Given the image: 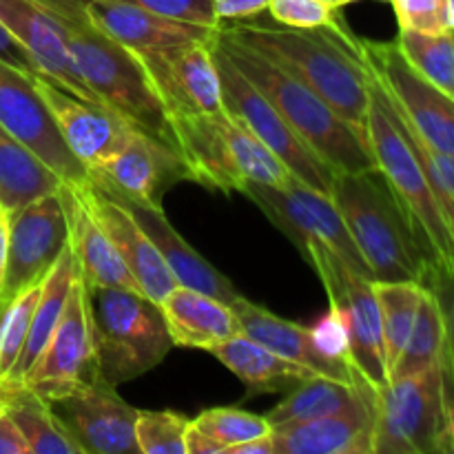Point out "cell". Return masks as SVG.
I'll use <instances>...</instances> for the list:
<instances>
[{"label":"cell","instance_id":"obj_22","mask_svg":"<svg viewBox=\"0 0 454 454\" xmlns=\"http://www.w3.org/2000/svg\"><path fill=\"white\" fill-rule=\"evenodd\" d=\"M84 18L131 51H158L191 43H208L220 27H204L160 16L127 0H80Z\"/></svg>","mask_w":454,"mask_h":454},{"label":"cell","instance_id":"obj_13","mask_svg":"<svg viewBox=\"0 0 454 454\" xmlns=\"http://www.w3.org/2000/svg\"><path fill=\"white\" fill-rule=\"evenodd\" d=\"M87 180L129 207H162L167 191L191 177L176 146L136 129L115 153L87 168Z\"/></svg>","mask_w":454,"mask_h":454},{"label":"cell","instance_id":"obj_8","mask_svg":"<svg viewBox=\"0 0 454 454\" xmlns=\"http://www.w3.org/2000/svg\"><path fill=\"white\" fill-rule=\"evenodd\" d=\"M213 56H215L217 74H220L222 105L233 118H238L251 133H255L279 160L288 167V171L304 182L310 189L331 198L335 171L293 131L291 124L282 118L273 102L264 96V91L255 87L231 58L217 44V34L211 40Z\"/></svg>","mask_w":454,"mask_h":454},{"label":"cell","instance_id":"obj_35","mask_svg":"<svg viewBox=\"0 0 454 454\" xmlns=\"http://www.w3.org/2000/svg\"><path fill=\"white\" fill-rule=\"evenodd\" d=\"M397 47L408 62L424 75L428 82L442 89L454 100V31L448 34H419L402 31L397 35Z\"/></svg>","mask_w":454,"mask_h":454},{"label":"cell","instance_id":"obj_10","mask_svg":"<svg viewBox=\"0 0 454 454\" xmlns=\"http://www.w3.org/2000/svg\"><path fill=\"white\" fill-rule=\"evenodd\" d=\"M362 58L386 100L412 133L434 151L454 155V100L424 78L397 43L359 40Z\"/></svg>","mask_w":454,"mask_h":454},{"label":"cell","instance_id":"obj_31","mask_svg":"<svg viewBox=\"0 0 454 454\" xmlns=\"http://www.w3.org/2000/svg\"><path fill=\"white\" fill-rule=\"evenodd\" d=\"M0 386L4 393V412L16 421L31 454H82L43 397L22 384L3 381Z\"/></svg>","mask_w":454,"mask_h":454},{"label":"cell","instance_id":"obj_7","mask_svg":"<svg viewBox=\"0 0 454 454\" xmlns=\"http://www.w3.org/2000/svg\"><path fill=\"white\" fill-rule=\"evenodd\" d=\"M446 406L443 362L377 390L375 454L442 452Z\"/></svg>","mask_w":454,"mask_h":454},{"label":"cell","instance_id":"obj_28","mask_svg":"<svg viewBox=\"0 0 454 454\" xmlns=\"http://www.w3.org/2000/svg\"><path fill=\"white\" fill-rule=\"evenodd\" d=\"M208 353L220 359L231 372H235L247 384L248 397L266 393H288L297 384L317 375L310 368L279 357L278 353L257 344L244 333L220 341L208 348Z\"/></svg>","mask_w":454,"mask_h":454},{"label":"cell","instance_id":"obj_19","mask_svg":"<svg viewBox=\"0 0 454 454\" xmlns=\"http://www.w3.org/2000/svg\"><path fill=\"white\" fill-rule=\"evenodd\" d=\"M176 146L189 167V177L222 193H242L244 177L235 151V118L229 111L217 114L171 115Z\"/></svg>","mask_w":454,"mask_h":454},{"label":"cell","instance_id":"obj_46","mask_svg":"<svg viewBox=\"0 0 454 454\" xmlns=\"http://www.w3.org/2000/svg\"><path fill=\"white\" fill-rule=\"evenodd\" d=\"M0 454H31L20 428L4 411L0 412Z\"/></svg>","mask_w":454,"mask_h":454},{"label":"cell","instance_id":"obj_4","mask_svg":"<svg viewBox=\"0 0 454 454\" xmlns=\"http://www.w3.org/2000/svg\"><path fill=\"white\" fill-rule=\"evenodd\" d=\"M217 44L235 67L275 105L293 131L335 173H359L377 168L371 145L324 102L309 84L297 80L255 49L217 31Z\"/></svg>","mask_w":454,"mask_h":454},{"label":"cell","instance_id":"obj_29","mask_svg":"<svg viewBox=\"0 0 454 454\" xmlns=\"http://www.w3.org/2000/svg\"><path fill=\"white\" fill-rule=\"evenodd\" d=\"M62 177L0 124V204L13 213L25 204L56 193Z\"/></svg>","mask_w":454,"mask_h":454},{"label":"cell","instance_id":"obj_42","mask_svg":"<svg viewBox=\"0 0 454 454\" xmlns=\"http://www.w3.org/2000/svg\"><path fill=\"white\" fill-rule=\"evenodd\" d=\"M127 3L149 9V12L160 13V16L195 22V25H222L215 18V12H213V0H127Z\"/></svg>","mask_w":454,"mask_h":454},{"label":"cell","instance_id":"obj_14","mask_svg":"<svg viewBox=\"0 0 454 454\" xmlns=\"http://www.w3.org/2000/svg\"><path fill=\"white\" fill-rule=\"evenodd\" d=\"M47 403L82 454H140L137 408L129 406L115 386L102 380L89 381Z\"/></svg>","mask_w":454,"mask_h":454},{"label":"cell","instance_id":"obj_5","mask_svg":"<svg viewBox=\"0 0 454 454\" xmlns=\"http://www.w3.org/2000/svg\"><path fill=\"white\" fill-rule=\"evenodd\" d=\"M368 145H371L377 168L402 207L417 244L433 266L434 275L437 278L452 275L454 231L430 186L419 158L412 151L397 115L390 109L372 74L371 105H368Z\"/></svg>","mask_w":454,"mask_h":454},{"label":"cell","instance_id":"obj_17","mask_svg":"<svg viewBox=\"0 0 454 454\" xmlns=\"http://www.w3.org/2000/svg\"><path fill=\"white\" fill-rule=\"evenodd\" d=\"M168 118L191 114H217L222 105L220 74L211 40L158 51H136Z\"/></svg>","mask_w":454,"mask_h":454},{"label":"cell","instance_id":"obj_52","mask_svg":"<svg viewBox=\"0 0 454 454\" xmlns=\"http://www.w3.org/2000/svg\"><path fill=\"white\" fill-rule=\"evenodd\" d=\"M9 300H4V297H0V322H3V315H4V309H7Z\"/></svg>","mask_w":454,"mask_h":454},{"label":"cell","instance_id":"obj_40","mask_svg":"<svg viewBox=\"0 0 454 454\" xmlns=\"http://www.w3.org/2000/svg\"><path fill=\"white\" fill-rule=\"evenodd\" d=\"M397 16L399 29L419 34L454 31L450 0H388Z\"/></svg>","mask_w":454,"mask_h":454},{"label":"cell","instance_id":"obj_21","mask_svg":"<svg viewBox=\"0 0 454 454\" xmlns=\"http://www.w3.org/2000/svg\"><path fill=\"white\" fill-rule=\"evenodd\" d=\"M0 22L22 44L40 75L53 80L80 100L102 105L100 98L75 71L56 16L40 0H0Z\"/></svg>","mask_w":454,"mask_h":454},{"label":"cell","instance_id":"obj_16","mask_svg":"<svg viewBox=\"0 0 454 454\" xmlns=\"http://www.w3.org/2000/svg\"><path fill=\"white\" fill-rule=\"evenodd\" d=\"M7 217V270L0 297L12 300L22 288L47 275L69 244V229L58 191L25 204Z\"/></svg>","mask_w":454,"mask_h":454},{"label":"cell","instance_id":"obj_36","mask_svg":"<svg viewBox=\"0 0 454 454\" xmlns=\"http://www.w3.org/2000/svg\"><path fill=\"white\" fill-rule=\"evenodd\" d=\"M40 291H43V279L16 293L4 309L3 322H0V384L7 381L20 357L22 346L29 335L35 304L40 300Z\"/></svg>","mask_w":454,"mask_h":454},{"label":"cell","instance_id":"obj_25","mask_svg":"<svg viewBox=\"0 0 454 454\" xmlns=\"http://www.w3.org/2000/svg\"><path fill=\"white\" fill-rule=\"evenodd\" d=\"M233 310L238 315L239 328H242L244 335L278 353L279 357L291 359L300 366L310 368L317 375L346 381V384H355V381L362 380L350 364L333 362V359L324 357L317 346H315L310 328L278 317L269 309L247 300L244 295L235 301Z\"/></svg>","mask_w":454,"mask_h":454},{"label":"cell","instance_id":"obj_34","mask_svg":"<svg viewBox=\"0 0 454 454\" xmlns=\"http://www.w3.org/2000/svg\"><path fill=\"white\" fill-rule=\"evenodd\" d=\"M443 346H446V331H443V315L437 295L433 288H426L399 362L390 372V381L402 377L417 375L434 364L443 362Z\"/></svg>","mask_w":454,"mask_h":454},{"label":"cell","instance_id":"obj_11","mask_svg":"<svg viewBox=\"0 0 454 454\" xmlns=\"http://www.w3.org/2000/svg\"><path fill=\"white\" fill-rule=\"evenodd\" d=\"M242 193L262 208V213L300 248V253L310 244H322L341 257L350 269L371 279V270L353 235L346 229L344 217L328 195L310 189L300 180L284 189L248 182Z\"/></svg>","mask_w":454,"mask_h":454},{"label":"cell","instance_id":"obj_37","mask_svg":"<svg viewBox=\"0 0 454 454\" xmlns=\"http://www.w3.org/2000/svg\"><path fill=\"white\" fill-rule=\"evenodd\" d=\"M193 424L202 430L204 434L222 446V454L231 446L253 442V439L269 437L273 433V426L266 417L253 415V412L242 411V408H208L200 412Z\"/></svg>","mask_w":454,"mask_h":454},{"label":"cell","instance_id":"obj_43","mask_svg":"<svg viewBox=\"0 0 454 454\" xmlns=\"http://www.w3.org/2000/svg\"><path fill=\"white\" fill-rule=\"evenodd\" d=\"M437 295L443 315V331H446V346H443V371L448 381V397L454 399V273L437 278L430 286Z\"/></svg>","mask_w":454,"mask_h":454},{"label":"cell","instance_id":"obj_45","mask_svg":"<svg viewBox=\"0 0 454 454\" xmlns=\"http://www.w3.org/2000/svg\"><path fill=\"white\" fill-rule=\"evenodd\" d=\"M0 60L9 62V65L16 67V69H20V71H25V74L40 75L35 62L31 60L29 53L22 49V44L18 43V40L13 38L7 29H4L3 22H0Z\"/></svg>","mask_w":454,"mask_h":454},{"label":"cell","instance_id":"obj_32","mask_svg":"<svg viewBox=\"0 0 454 454\" xmlns=\"http://www.w3.org/2000/svg\"><path fill=\"white\" fill-rule=\"evenodd\" d=\"M364 384L368 381L359 380L355 384H346V381L331 380V377L315 375L288 390L286 397L278 406L270 408L269 415L264 417L275 428V426L301 424V421L335 415L357 399Z\"/></svg>","mask_w":454,"mask_h":454},{"label":"cell","instance_id":"obj_38","mask_svg":"<svg viewBox=\"0 0 454 454\" xmlns=\"http://www.w3.org/2000/svg\"><path fill=\"white\" fill-rule=\"evenodd\" d=\"M189 417L173 411H137L136 442L140 454H186Z\"/></svg>","mask_w":454,"mask_h":454},{"label":"cell","instance_id":"obj_49","mask_svg":"<svg viewBox=\"0 0 454 454\" xmlns=\"http://www.w3.org/2000/svg\"><path fill=\"white\" fill-rule=\"evenodd\" d=\"M442 452H454V399L448 397L446 426L442 434Z\"/></svg>","mask_w":454,"mask_h":454},{"label":"cell","instance_id":"obj_24","mask_svg":"<svg viewBox=\"0 0 454 454\" xmlns=\"http://www.w3.org/2000/svg\"><path fill=\"white\" fill-rule=\"evenodd\" d=\"M58 198L65 208L69 248L87 286H114L140 293L136 279L124 266L122 257L115 251L106 231L102 229L89 204L84 202L80 184L62 182V186L58 189Z\"/></svg>","mask_w":454,"mask_h":454},{"label":"cell","instance_id":"obj_18","mask_svg":"<svg viewBox=\"0 0 454 454\" xmlns=\"http://www.w3.org/2000/svg\"><path fill=\"white\" fill-rule=\"evenodd\" d=\"M34 82L56 120L62 140L84 168L115 153L136 131V127L114 109L80 100L44 75H34Z\"/></svg>","mask_w":454,"mask_h":454},{"label":"cell","instance_id":"obj_6","mask_svg":"<svg viewBox=\"0 0 454 454\" xmlns=\"http://www.w3.org/2000/svg\"><path fill=\"white\" fill-rule=\"evenodd\" d=\"M87 288L98 377L118 388L153 371L173 348L158 301L127 288Z\"/></svg>","mask_w":454,"mask_h":454},{"label":"cell","instance_id":"obj_23","mask_svg":"<svg viewBox=\"0 0 454 454\" xmlns=\"http://www.w3.org/2000/svg\"><path fill=\"white\" fill-rule=\"evenodd\" d=\"M80 189H82L84 202L106 231L142 295L160 304L177 286V282L140 222L129 211V207L106 195L105 191L96 189L91 182L80 184Z\"/></svg>","mask_w":454,"mask_h":454},{"label":"cell","instance_id":"obj_20","mask_svg":"<svg viewBox=\"0 0 454 454\" xmlns=\"http://www.w3.org/2000/svg\"><path fill=\"white\" fill-rule=\"evenodd\" d=\"M377 390L364 384L357 399L335 415L275 426V454H375Z\"/></svg>","mask_w":454,"mask_h":454},{"label":"cell","instance_id":"obj_1","mask_svg":"<svg viewBox=\"0 0 454 454\" xmlns=\"http://www.w3.org/2000/svg\"><path fill=\"white\" fill-rule=\"evenodd\" d=\"M231 38L248 44L309 84L333 106L362 140L368 142L371 71L362 58L359 38L350 29H295L269 25H220Z\"/></svg>","mask_w":454,"mask_h":454},{"label":"cell","instance_id":"obj_2","mask_svg":"<svg viewBox=\"0 0 454 454\" xmlns=\"http://www.w3.org/2000/svg\"><path fill=\"white\" fill-rule=\"evenodd\" d=\"M40 3L47 4L49 12L56 16L75 71L100 98L102 105L114 109L140 131L176 146L171 118L137 53L98 31L84 18L80 0Z\"/></svg>","mask_w":454,"mask_h":454},{"label":"cell","instance_id":"obj_26","mask_svg":"<svg viewBox=\"0 0 454 454\" xmlns=\"http://www.w3.org/2000/svg\"><path fill=\"white\" fill-rule=\"evenodd\" d=\"M129 207V204H124ZM129 211L136 215L145 233L149 235L151 242L162 255L164 264L168 266L171 275L176 278L177 286L195 288L207 295L217 297V300L226 301L233 306L235 301L242 297V293L231 284L229 278L220 273L208 260H204L168 222L164 215L162 207H129Z\"/></svg>","mask_w":454,"mask_h":454},{"label":"cell","instance_id":"obj_33","mask_svg":"<svg viewBox=\"0 0 454 454\" xmlns=\"http://www.w3.org/2000/svg\"><path fill=\"white\" fill-rule=\"evenodd\" d=\"M372 291L380 306L386 368L390 375L411 337L426 286H421L419 282H375L372 279Z\"/></svg>","mask_w":454,"mask_h":454},{"label":"cell","instance_id":"obj_15","mask_svg":"<svg viewBox=\"0 0 454 454\" xmlns=\"http://www.w3.org/2000/svg\"><path fill=\"white\" fill-rule=\"evenodd\" d=\"M0 124L65 182H89L87 168L62 140L51 111L35 89L34 75L4 60H0Z\"/></svg>","mask_w":454,"mask_h":454},{"label":"cell","instance_id":"obj_54","mask_svg":"<svg viewBox=\"0 0 454 454\" xmlns=\"http://www.w3.org/2000/svg\"><path fill=\"white\" fill-rule=\"evenodd\" d=\"M450 16H452V25H454V0H450Z\"/></svg>","mask_w":454,"mask_h":454},{"label":"cell","instance_id":"obj_3","mask_svg":"<svg viewBox=\"0 0 454 454\" xmlns=\"http://www.w3.org/2000/svg\"><path fill=\"white\" fill-rule=\"evenodd\" d=\"M331 200L344 217L346 229L371 270V279L433 286L437 275L380 168L335 173Z\"/></svg>","mask_w":454,"mask_h":454},{"label":"cell","instance_id":"obj_30","mask_svg":"<svg viewBox=\"0 0 454 454\" xmlns=\"http://www.w3.org/2000/svg\"><path fill=\"white\" fill-rule=\"evenodd\" d=\"M75 278V257L71 253L69 244L65 247V251L60 253L56 262H53L51 269L47 270V275L43 278V291H40V300L35 304L34 317H31L29 335H27L25 346H22V353L18 357L16 366H13L12 375L7 377V381L12 384H20L22 377L29 372V368L34 366L35 359L40 357V353L47 346L49 337L56 331L58 322H60V315L65 310L67 297H69L71 284Z\"/></svg>","mask_w":454,"mask_h":454},{"label":"cell","instance_id":"obj_9","mask_svg":"<svg viewBox=\"0 0 454 454\" xmlns=\"http://www.w3.org/2000/svg\"><path fill=\"white\" fill-rule=\"evenodd\" d=\"M328 293V304H335L344 317L350 337V364L362 380L375 390L390 384L386 368L384 335L372 279L350 269L341 257L322 244H310L301 251Z\"/></svg>","mask_w":454,"mask_h":454},{"label":"cell","instance_id":"obj_12","mask_svg":"<svg viewBox=\"0 0 454 454\" xmlns=\"http://www.w3.org/2000/svg\"><path fill=\"white\" fill-rule=\"evenodd\" d=\"M100 380L93 346L89 288L75 264V278L56 331L20 384L44 402Z\"/></svg>","mask_w":454,"mask_h":454},{"label":"cell","instance_id":"obj_41","mask_svg":"<svg viewBox=\"0 0 454 454\" xmlns=\"http://www.w3.org/2000/svg\"><path fill=\"white\" fill-rule=\"evenodd\" d=\"M310 335H313L315 346H317L324 357L333 359V362L350 364L348 328H346L344 317H341L340 309L335 304L328 306V313L315 322V326L310 328Z\"/></svg>","mask_w":454,"mask_h":454},{"label":"cell","instance_id":"obj_47","mask_svg":"<svg viewBox=\"0 0 454 454\" xmlns=\"http://www.w3.org/2000/svg\"><path fill=\"white\" fill-rule=\"evenodd\" d=\"M184 446L186 454H222L220 443H215L208 434H204L202 430L193 424V419H191L189 428H186Z\"/></svg>","mask_w":454,"mask_h":454},{"label":"cell","instance_id":"obj_51","mask_svg":"<svg viewBox=\"0 0 454 454\" xmlns=\"http://www.w3.org/2000/svg\"><path fill=\"white\" fill-rule=\"evenodd\" d=\"M328 3L331 4H335V7H344V4H348V3H355V0H328Z\"/></svg>","mask_w":454,"mask_h":454},{"label":"cell","instance_id":"obj_53","mask_svg":"<svg viewBox=\"0 0 454 454\" xmlns=\"http://www.w3.org/2000/svg\"><path fill=\"white\" fill-rule=\"evenodd\" d=\"M4 411V393H3V386H0V412Z\"/></svg>","mask_w":454,"mask_h":454},{"label":"cell","instance_id":"obj_39","mask_svg":"<svg viewBox=\"0 0 454 454\" xmlns=\"http://www.w3.org/2000/svg\"><path fill=\"white\" fill-rule=\"evenodd\" d=\"M269 12L275 22L295 29H348L341 20L340 7L328 0H270Z\"/></svg>","mask_w":454,"mask_h":454},{"label":"cell","instance_id":"obj_44","mask_svg":"<svg viewBox=\"0 0 454 454\" xmlns=\"http://www.w3.org/2000/svg\"><path fill=\"white\" fill-rule=\"evenodd\" d=\"M270 0H213V12L220 22L244 20L262 12H269Z\"/></svg>","mask_w":454,"mask_h":454},{"label":"cell","instance_id":"obj_55","mask_svg":"<svg viewBox=\"0 0 454 454\" xmlns=\"http://www.w3.org/2000/svg\"><path fill=\"white\" fill-rule=\"evenodd\" d=\"M7 215V213H4V208H3V204H0V217H4Z\"/></svg>","mask_w":454,"mask_h":454},{"label":"cell","instance_id":"obj_50","mask_svg":"<svg viewBox=\"0 0 454 454\" xmlns=\"http://www.w3.org/2000/svg\"><path fill=\"white\" fill-rule=\"evenodd\" d=\"M7 244H9V217H0V295H3L4 270H7Z\"/></svg>","mask_w":454,"mask_h":454},{"label":"cell","instance_id":"obj_27","mask_svg":"<svg viewBox=\"0 0 454 454\" xmlns=\"http://www.w3.org/2000/svg\"><path fill=\"white\" fill-rule=\"evenodd\" d=\"M160 309L173 346L182 348L208 350L242 333L233 306L195 288L176 286L160 301Z\"/></svg>","mask_w":454,"mask_h":454},{"label":"cell","instance_id":"obj_48","mask_svg":"<svg viewBox=\"0 0 454 454\" xmlns=\"http://www.w3.org/2000/svg\"><path fill=\"white\" fill-rule=\"evenodd\" d=\"M224 454H275L273 437H260L253 439V442L238 443V446H231Z\"/></svg>","mask_w":454,"mask_h":454}]
</instances>
